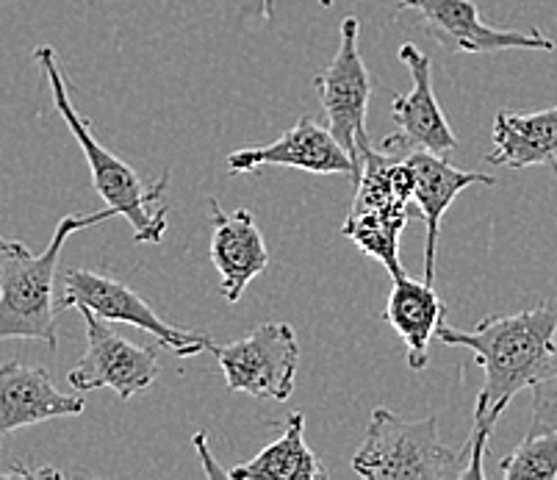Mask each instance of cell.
<instances>
[{
  "instance_id": "cell-1",
  "label": "cell",
  "mask_w": 557,
  "mask_h": 480,
  "mask_svg": "<svg viewBox=\"0 0 557 480\" xmlns=\"http://www.w3.org/2000/svg\"><path fill=\"white\" fill-rule=\"evenodd\" d=\"M444 345L469 347L483 367V386L474 401L472 436L466 442L469 464L463 480L485 478V450L494 428L516 394L549 376L557 358V300L539 303L516 315H494L472 331L442 325Z\"/></svg>"
},
{
  "instance_id": "cell-2",
  "label": "cell",
  "mask_w": 557,
  "mask_h": 480,
  "mask_svg": "<svg viewBox=\"0 0 557 480\" xmlns=\"http://www.w3.org/2000/svg\"><path fill=\"white\" fill-rule=\"evenodd\" d=\"M109 217H116L109 206L95 214L62 217L53 239L42 253H32L23 242L0 239V342L37 339L50 350L59 347V333H55L59 303L53 297V286L62 247L73 234L92 229Z\"/></svg>"
},
{
  "instance_id": "cell-3",
  "label": "cell",
  "mask_w": 557,
  "mask_h": 480,
  "mask_svg": "<svg viewBox=\"0 0 557 480\" xmlns=\"http://www.w3.org/2000/svg\"><path fill=\"white\" fill-rule=\"evenodd\" d=\"M34 59H37L39 70H42L45 81L50 84V95H53L55 111L62 114V120L67 123L70 134L75 136V143L81 145L86 156V164H89V173H92V184L98 189V195L103 197V204L109 209L116 211V217H125L128 225L134 229V239L139 245H159L166 234V209L156 204L161 200V195L166 192L170 184V173L161 175L156 184H141V179L136 175L134 167L128 161H123L116 153H111L109 148L98 143V136L92 134V125L89 120L81 118L75 111L73 100H70L67 84H64V75L55 62V50L50 45L34 50Z\"/></svg>"
},
{
  "instance_id": "cell-4",
  "label": "cell",
  "mask_w": 557,
  "mask_h": 480,
  "mask_svg": "<svg viewBox=\"0 0 557 480\" xmlns=\"http://www.w3.org/2000/svg\"><path fill=\"white\" fill-rule=\"evenodd\" d=\"M356 200L342 225V236H347L358 250L369 259L386 267L392 281L405 275L399 259V234L408 225L417 179L403 156H388L372 148V139L358 145V173Z\"/></svg>"
},
{
  "instance_id": "cell-5",
  "label": "cell",
  "mask_w": 557,
  "mask_h": 480,
  "mask_svg": "<svg viewBox=\"0 0 557 480\" xmlns=\"http://www.w3.org/2000/svg\"><path fill=\"white\" fill-rule=\"evenodd\" d=\"M469 453L438 436V419H403L392 408H374L352 469L367 480H447L463 478Z\"/></svg>"
},
{
  "instance_id": "cell-6",
  "label": "cell",
  "mask_w": 557,
  "mask_h": 480,
  "mask_svg": "<svg viewBox=\"0 0 557 480\" xmlns=\"http://www.w3.org/2000/svg\"><path fill=\"white\" fill-rule=\"evenodd\" d=\"M227 392H247L261 401L286 403L295 394L300 342L288 322H261L231 345H216Z\"/></svg>"
},
{
  "instance_id": "cell-7",
  "label": "cell",
  "mask_w": 557,
  "mask_h": 480,
  "mask_svg": "<svg viewBox=\"0 0 557 480\" xmlns=\"http://www.w3.org/2000/svg\"><path fill=\"white\" fill-rule=\"evenodd\" d=\"M64 308H89L106 322H125L139 331H148L159 339V345L175 353L178 358H191L202 350H214V339L206 333L181 331L178 325L161 320L145 297L134 290L114 281L109 275H100L92 270H67L64 275V295L59 300V311Z\"/></svg>"
},
{
  "instance_id": "cell-8",
  "label": "cell",
  "mask_w": 557,
  "mask_h": 480,
  "mask_svg": "<svg viewBox=\"0 0 557 480\" xmlns=\"http://www.w3.org/2000/svg\"><path fill=\"white\" fill-rule=\"evenodd\" d=\"M78 311L84 315L86 325V350L70 370V386L75 392L111 389L120 401H131L134 394L148 392L161 370L159 350L128 342L89 308H78Z\"/></svg>"
},
{
  "instance_id": "cell-9",
  "label": "cell",
  "mask_w": 557,
  "mask_h": 480,
  "mask_svg": "<svg viewBox=\"0 0 557 480\" xmlns=\"http://www.w3.org/2000/svg\"><path fill=\"white\" fill-rule=\"evenodd\" d=\"M358 37H361V23H358L356 14H347L342 20V42H338L333 62L313 78L319 103L325 109L327 128L344 145V150L356 159V173L358 145L369 136L367 111L369 100H372V75H369L361 50H358Z\"/></svg>"
},
{
  "instance_id": "cell-10",
  "label": "cell",
  "mask_w": 557,
  "mask_h": 480,
  "mask_svg": "<svg viewBox=\"0 0 557 480\" xmlns=\"http://www.w3.org/2000/svg\"><path fill=\"white\" fill-rule=\"evenodd\" d=\"M399 62L408 67L413 87L408 95H394L392 120L397 131L388 136L380 150L388 156H408L413 150H428L435 156L453 153L458 148V139H455L447 114L433 93L430 59L413 42H405L399 48Z\"/></svg>"
},
{
  "instance_id": "cell-11",
  "label": "cell",
  "mask_w": 557,
  "mask_h": 480,
  "mask_svg": "<svg viewBox=\"0 0 557 480\" xmlns=\"http://www.w3.org/2000/svg\"><path fill=\"white\" fill-rule=\"evenodd\" d=\"M399 9L417 12L424 32L449 53L488 56L503 50H555V42L535 28L521 34L485 25L474 0H399Z\"/></svg>"
},
{
  "instance_id": "cell-12",
  "label": "cell",
  "mask_w": 557,
  "mask_h": 480,
  "mask_svg": "<svg viewBox=\"0 0 557 480\" xmlns=\"http://www.w3.org/2000/svg\"><path fill=\"white\" fill-rule=\"evenodd\" d=\"M225 164L231 175L258 173L263 167H295L313 175L356 179V159L344 150L327 125H319L313 118H300L272 145L233 150Z\"/></svg>"
},
{
  "instance_id": "cell-13",
  "label": "cell",
  "mask_w": 557,
  "mask_h": 480,
  "mask_svg": "<svg viewBox=\"0 0 557 480\" xmlns=\"http://www.w3.org/2000/svg\"><path fill=\"white\" fill-rule=\"evenodd\" d=\"M211 209V264L220 272V295L227 303H239L252 278L270 267V250L256 225L250 209L225 211L214 197Z\"/></svg>"
},
{
  "instance_id": "cell-14",
  "label": "cell",
  "mask_w": 557,
  "mask_h": 480,
  "mask_svg": "<svg viewBox=\"0 0 557 480\" xmlns=\"http://www.w3.org/2000/svg\"><path fill=\"white\" fill-rule=\"evenodd\" d=\"M84 408V397L55 389L42 367H28L17 358L0 364V439L50 419L81 417Z\"/></svg>"
},
{
  "instance_id": "cell-15",
  "label": "cell",
  "mask_w": 557,
  "mask_h": 480,
  "mask_svg": "<svg viewBox=\"0 0 557 480\" xmlns=\"http://www.w3.org/2000/svg\"><path fill=\"white\" fill-rule=\"evenodd\" d=\"M405 161L417 179L413 200L422 211L419 217L424 220V281L433 284L435 259H438V231H442L444 214L455 204V197L469 186H494V175L460 170V167L449 164L447 156H435L428 150H413V153L405 156Z\"/></svg>"
},
{
  "instance_id": "cell-16",
  "label": "cell",
  "mask_w": 557,
  "mask_h": 480,
  "mask_svg": "<svg viewBox=\"0 0 557 480\" xmlns=\"http://www.w3.org/2000/svg\"><path fill=\"white\" fill-rule=\"evenodd\" d=\"M442 297L435 295L433 284L424 278H397L392 286V295L386 303V322L403 339L408 350V367L413 372H422L430 361V339L444 325Z\"/></svg>"
},
{
  "instance_id": "cell-17",
  "label": "cell",
  "mask_w": 557,
  "mask_h": 480,
  "mask_svg": "<svg viewBox=\"0 0 557 480\" xmlns=\"http://www.w3.org/2000/svg\"><path fill=\"white\" fill-rule=\"evenodd\" d=\"M491 167H549L557 175V106L535 114L496 111L494 148L485 156Z\"/></svg>"
},
{
  "instance_id": "cell-18",
  "label": "cell",
  "mask_w": 557,
  "mask_h": 480,
  "mask_svg": "<svg viewBox=\"0 0 557 480\" xmlns=\"http://www.w3.org/2000/svg\"><path fill=\"white\" fill-rule=\"evenodd\" d=\"M233 480H325L327 469L306 444V417L288 414L283 433L247 464L227 469Z\"/></svg>"
},
{
  "instance_id": "cell-19",
  "label": "cell",
  "mask_w": 557,
  "mask_h": 480,
  "mask_svg": "<svg viewBox=\"0 0 557 480\" xmlns=\"http://www.w3.org/2000/svg\"><path fill=\"white\" fill-rule=\"evenodd\" d=\"M499 469L508 480H557V431L527 433Z\"/></svg>"
},
{
  "instance_id": "cell-20",
  "label": "cell",
  "mask_w": 557,
  "mask_h": 480,
  "mask_svg": "<svg viewBox=\"0 0 557 480\" xmlns=\"http://www.w3.org/2000/svg\"><path fill=\"white\" fill-rule=\"evenodd\" d=\"M544 431H557V358L549 376L541 378L533 386V419L527 433Z\"/></svg>"
},
{
  "instance_id": "cell-21",
  "label": "cell",
  "mask_w": 557,
  "mask_h": 480,
  "mask_svg": "<svg viewBox=\"0 0 557 480\" xmlns=\"http://www.w3.org/2000/svg\"><path fill=\"white\" fill-rule=\"evenodd\" d=\"M195 447L200 450L202 461H206V472H209V475H227L225 469H220L214 461H211V453H209V447H206V433H195Z\"/></svg>"
},
{
  "instance_id": "cell-22",
  "label": "cell",
  "mask_w": 557,
  "mask_h": 480,
  "mask_svg": "<svg viewBox=\"0 0 557 480\" xmlns=\"http://www.w3.org/2000/svg\"><path fill=\"white\" fill-rule=\"evenodd\" d=\"M319 3H322V7H325V9L333 7V0H319Z\"/></svg>"
}]
</instances>
